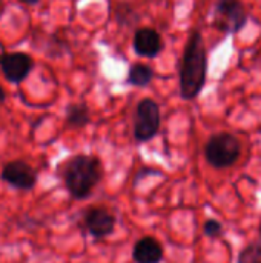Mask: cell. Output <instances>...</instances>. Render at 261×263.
<instances>
[{
  "label": "cell",
  "instance_id": "13",
  "mask_svg": "<svg viewBox=\"0 0 261 263\" xmlns=\"http://www.w3.org/2000/svg\"><path fill=\"white\" fill-rule=\"evenodd\" d=\"M238 263H261V240L243 248L238 256Z\"/></svg>",
  "mask_w": 261,
  "mask_h": 263
},
{
  "label": "cell",
  "instance_id": "16",
  "mask_svg": "<svg viewBox=\"0 0 261 263\" xmlns=\"http://www.w3.org/2000/svg\"><path fill=\"white\" fill-rule=\"evenodd\" d=\"M5 100H6V92H5V89L2 88V85H0V105L5 103Z\"/></svg>",
  "mask_w": 261,
  "mask_h": 263
},
{
  "label": "cell",
  "instance_id": "15",
  "mask_svg": "<svg viewBox=\"0 0 261 263\" xmlns=\"http://www.w3.org/2000/svg\"><path fill=\"white\" fill-rule=\"evenodd\" d=\"M203 233H205V236L209 237V239H217V237L222 236L223 227H222V223H220L218 220H215V219H208V220L205 222V225H203Z\"/></svg>",
  "mask_w": 261,
  "mask_h": 263
},
{
  "label": "cell",
  "instance_id": "7",
  "mask_svg": "<svg viewBox=\"0 0 261 263\" xmlns=\"http://www.w3.org/2000/svg\"><path fill=\"white\" fill-rule=\"evenodd\" d=\"M0 69L9 83L18 85L34 69V59L26 52H3L0 55Z\"/></svg>",
  "mask_w": 261,
  "mask_h": 263
},
{
  "label": "cell",
  "instance_id": "2",
  "mask_svg": "<svg viewBox=\"0 0 261 263\" xmlns=\"http://www.w3.org/2000/svg\"><path fill=\"white\" fill-rule=\"evenodd\" d=\"M63 185L75 200L88 199L97 185L103 180V163L97 156L75 154L69 157L58 170Z\"/></svg>",
  "mask_w": 261,
  "mask_h": 263
},
{
  "label": "cell",
  "instance_id": "6",
  "mask_svg": "<svg viewBox=\"0 0 261 263\" xmlns=\"http://www.w3.org/2000/svg\"><path fill=\"white\" fill-rule=\"evenodd\" d=\"M0 179L18 191H31L37 185V171L25 160L8 162L2 171Z\"/></svg>",
  "mask_w": 261,
  "mask_h": 263
},
{
  "label": "cell",
  "instance_id": "5",
  "mask_svg": "<svg viewBox=\"0 0 261 263\" xmlns=\"http://www.w3.org/2000/svg\"><path fill=\"white\" fill-rule=\"evenodd\" d=\"M162 126V112L155 100L146 97L137 103L134 117V139L138 143L152 140Z\"/></svg>",
  "mask_w": 261,
  "mask_h": 263
},
{
  "label": "cell",
  "instance_id": "14",
  "mask_svg": "<svg viewBox=\"0 0 261 263\" xmlns=\"http://www.w3.org/2000/svg\"><path fill=\"white\" fill-rule=\"evenodd\" d=\"M138 17V14L134 11V8L131 6V5H128V3H122L117 9H115V17H117V20H118V23H125L126 26H132V23H131V20L128 18V17Z\"/></svg>",
  "mask_w": 261,
  "mask_h": 263
},
{
  "label": "cell",
  "instance_id": "3",
  "mask_svg": "<svg viewBox=\"0 0 261 263\" xmlns=\"http://www.w3.org/2000/svg\"><path fill=\"white\" fill-rule=\"evenodd\" d=\"M205 159L215 170H225L232 166L242 154V143L232 133L212 134L205 145Z\"/></svg>",
  "mask_w": 261,
  "mask_h": 263
},
{
  "label": "cell",
  "instance_id": "18",
  "mask_svg": "<svg viewBox=\"0 0 261 263\" xmlns=\"http://www.w3.org/2000/svg\"><path fill=\"white\" fill-rule=\"evenodd\" d=\"M260 240H261V223H260Z\"/></svg>",
  "mask_w": 261,
  "mask_h": 263
},
{
  "label": "cell",
  "instance_id": "9",
  "mask_svg": "<svg viewBox=\"0 0 261 263\" xmlns=\"http://www.w3.org/2000/svg\"><path fill=\"white\" fill-rule=\"evenodd\" d=\"M132 48L137 55L154 59L163 51V39L154 28H140L134 34Z\"/></svg>",
  "mask_w": 261,
  "mask_h": 263
},
{
  "label": "cell",
  "instance_id": "8",
  "mask_svg": "<svg viewBox=\"0 0 261 263\" xmlns=\"http://www.w3.org/2000/svg\"><path fill=\"white\" fill-rule=\"evenodd\" d=\"M117 217L105 206H91L83 213V227L94 239H105L115 230Z\"/></svg>",
  "mask_w": 261,
  "mask_h": 263
},
{
  "label": "cell",
  "instance_id": "12",
  "mask_svg": "<svg viewBox=\"0 0 261 263\" xmlns=\"http://www.w3.org/2000/svg\"><path fill=\"white\" fill-rule=\"evenodd\" d=\"M154 79V69L152 66L146 63H134L131 65L128 76H126V85L135 86V88H146L151 85Z\"/></svg>",
  "mask_w": 261,
  "mask_h": 263
},
{
  "label": "cell",
  "instance_id": "11",
  "mask_svg": "<svg viewBox=\"0 0 261 263\" xmlns=\"http://www.w3.org/2000/svg\"><path fill=\"white\" fill-rule=\"evenodd\" d=\"M65 122L69 128H85L91 123V111L86 103H69L65 109Z\"/></svg>",
  "mask_w": 261,
  "mask_h": 263
},
{
  "label": "cell",
  "instance_id": "17",
  "mask_svg": "<svg viewBox=\"0 0 261 263\" xmlns=\"http://www.w3.org/2000/svg\"><path fill=\"white\" fill-rule=\"evenodd\" d=\"M18 2L26 3V5H37V3H40V0H18Z\"/></svg>",
  "mask_w": 261,
  "mask_h": 263
},
{
  "label": "cell",
  "instance_id": "4",
  "mask_svg": "<svg viewBox=\"0 0 261 263\" xmlns=\"http://www.w3.org/2000/svg\"><path fill=\"white\" fill-rule=\"evenodd\" d=\"M248 20L249 14L242 0H215L212 26L223 34H238Z\"/></svg>",
  "mask_w": 261,
  "mask_h": 263
},
{
  "label": "cell",
  "instance_id": "1",
  "mask_svg": "<svg viewBox=\"0 0 261 263\" xmlns=\"http://www.w3.org/2000/svg\"><path fill=\"white\" fill-rule=\"evenodd\" d=\"M208 79V51L198 29L189 34L180 63V96L183 100L197 99Z\"/></svg>",
  "mask_w": 261,
  "mask_h": 263
},
{
  "label": "cell",
  "instance_id": "10",
  "mask_svg": "<svg viewBox=\"0 0 261 263\" xmlns=\"http://www.w3.org/2000/svg\"><path fill=\"white\" fill-rule=\"evenodd\" d=\"M163 257V245L152 236L142 237L132 248V259L135 263H160Z\"/></svg>",
  "mask_w": 261,
  "mask_h": 263
}]
</instances>
